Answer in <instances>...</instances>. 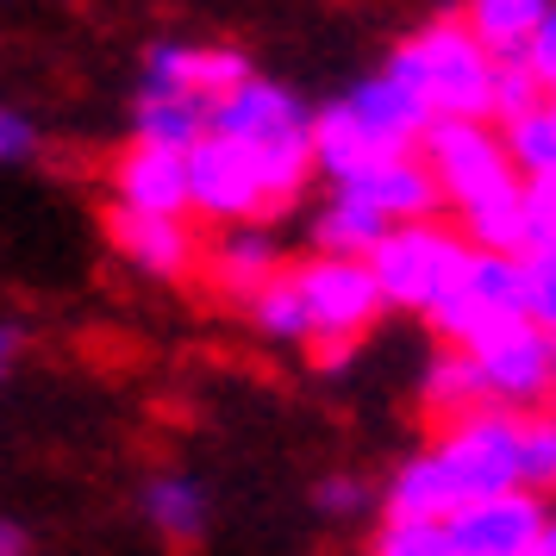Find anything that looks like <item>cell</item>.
I'll return each instance as SVG.
<instances>
[{
    "label": "cell",
    "mask_w": 556,
    "mask_h": 556,
    "mask_svg": "<svg viewBox=\"0 0 556 556\" xmlns=\"http://www.w3.org/2000/svg\"><path fill=\"white\" fill-rule=\"evenodd\" d=\"M519 488H526V419L506 406H476L394 463V476L381 481V519L451 526L463 506L501 501Z\"/></svg>",
    "instance_id": "obj_1"
},
{
    "label": "cell",
    "mask_w": 556,
    "mask_h": 556,
    "mask_svg": "<svg viewBox=\"0 0 556 556\" xmlns=\"http://www.w3.org/2000/svg\"><path fill=\"white\" fill-rule=\"evenodd\" d=\"M419 156H426V169L438 176L444 219L476 251L526 256V176L513 169L501 126H476V119L431 126Z\"/></svg>",
    "instance_id": "obj_2"
},
{
    "label": "cell",
    "mask_w": 556,
    "mask_h": 556,
    "mask_svg": "<svg viewBox=\"0 0 556 556\" xmlns=\"http://www.w3.org/2000/svg\"><path fill=\"white\" fill-rule=\"evenodd\" d=\"M381 70L388 76H401L419 101L431 106V119L438 126H451V119H476V126H494V101H501V70L488 56L469 20L463 13H438L426 26H413L406 38L388 45L381 56Z\"/></svg>",
    "instance_id": "obj_3"
},
{
    "label": "cell",
    "mask_w": 556,
    "mask_h": 556,
    "mask_svg": "<svg viewBox=\"0 0 556 556\" xmlns=\"http://www.w3.org/2000/svg\"><path fill=\"white\" fill-rule=\"evenodd\" d=\"M313 126H319V106L306 101L301 88H288L276 76H251L244 88H231L226 101H213V138H231L256 151L263 163H276L288 181L313 188Z\"/></svg>",
    "instance_id": "obj_4"
},
{
    "label": "cell",
    "mask_w": 556,
    "mask_h": 556,
    "mask_svg": "<svg viewBox=\"0 0 556 556\" xmlns=\"http://www.w3.org/2000/svg\"><path fill=\"white\" fill-rule=\"evenodd\" d=\"M188 188H194V226L226 231V226H276V213L301 206V181H288L276 163H263L256 151L213 138L188 156Z\"/></svg>",
    "instance_id": "obj_5"
},
{
    "label": "cell",
    "mask_w": 556,
    "mask_h": 556,
    "mask_svg": "<svg viewBox=\"0 0 556 556\" xmlns=\"http://www.w3.org/2000/svg\"><path fill=\"white\" fill-rule=\"evenodd\" d=\"M294 276H301L306 313H313V351H306V363L319 376H344V363L363 351V338L388 313L376 269L351 263V256H294Z\"/></svg>",
    "instance_id": "obj_6"
},
{
    "label": "cell",
    "mask_w": 556,
    "mask_h": 556,
    "mask_svg": "<svg viewBox=\"0 0 556 556\" xmlns=\"http://www.w3.org/2000/svg\"><path fill=\"white\" fill-rule=\"evenodd\" d=\"M469 263H476V244H469L451 219L401 226L376 256H369L388 313H406V319H431L438 306L451 301V288L463 281Z\"/></svg>",
    "instance_id": "obj_7"
},
{
    "label": "cell",
    "mask_w": 556,
    "mask_h": 556,
    "mask_svg": "<svg viewBox=\"0 0 556 556\" xmlns=\"http://www.w3.org/2000/svg\"><path fill=\"white\" fill-rule=\"evenodd\" d=\"M531 319V281H526V256H488L476 251V263L463 269V281L451 288V301L431 313L426 326L438 344L451 351H481L488 338L526 326Z\"/></svg>",
    "instance_id": "obj_8"
},
{
    "label": "cell",
    "mask_w": 556,
    "mask_h": 556,
    "mask_svg": "<svg viewBox=\"0 0 556 556\" xmlns=\"http://www.w3.org/2000/svg\"><path fill=\"white\" fill-rule=\"evenodd\" d=\"M469 356H476L481 381H488V406H506L519 419H538V413L556 406V338L538 319L488 338Z\"/></svg>",
    "instance_id": "obj_9"
},
{
    "label": "cell",
    "mask_w": 556,
    "mask_h": 556,
    "mask_svg": "<svg viewBox=\"0 0 556 556\" xmlns=\"http://www.w3.org/2000/svg\"><path fill=\"white\" fill-rule=\"evenodd\" d=\"M263 76L238 45H194V38H151L138 56V94H181V101H226L231 88Z\"/></svg>",
    "instance_id": "obj_10"
},
{
    "label": "cell",
    "mask_w": 556,
    "mask_h": 556,
    "mask_svg": "<svg viewBox=\"0 0 556 556\" xmlns=\"http://www.w3.org/2000/svg\"><path fill=\"white\" fill-rule=\"evenodd\" d=\"M288 269H294V256H288L276 226H226V231H206V244H201L206 294L231 301L238 313H244L263 288H276Z\"/></svg>",
    "instance_id": "obj_11"
},
{
    "label": "cell",
    "mask_w": 556,
    "mask_h": 556,
    "mask_svg": "<svg viewBox=\"0 0 556 556\" xmlns=\"http://www.w3.org/2000/svg\"><path fill=\"white\" fill-rule=\"evenodd\" d=\"M338 106H344V119H351L369 144H376L381 156H419L431 138V106L406 88L401 76H388V70H369V76H356L344 94H338Z\"/></svg>",
    "instance_id": "obj_12"
},
{
    "label": "cell",
    "mask_w": 556,
    "mask_h": 556,
    "mask_svg": "<svg viewBox=\"0 0 556 556\" xmlns=\"http://www.w3.org/2000/svg\"><path fill=\"white\" fill-rule=\"evenodd\" d=\"M106 244L113 256L138 269L144 281H188L201 276V244L206 231L194 219H144V213H119V206H106Z\"/></svg>",
    "instance_id": "obj_13"
},
{
    "label": "cell",
    "mask_w": 556,
    "mask_h": 556,
    "mask_svg": "<svg viewBox=\"0 0 556 556\" xmlns=\"http://www.w3.org/2000/svg\"><path fill=\"white\" fill-rule=\"evenodd\" d=\"M106 194L119 213L144 219H194V188H188V156L156 151V144H126L106 163Z\"/></svg>",
    "instance_id": "obj_14"
},
{
    "label": "cell",
    "mask_w": 556,
    "mask_h": 556,
    "mask_svg": "<svg viewBox=\"0 0 556 556\" xmlns=\"http://www.w3.org/2000/svg\"><path fill=\"white\" fill-rule=\"evenodd\" d=\"M556 506L538 494H501V501H476L451 519L456 556H538L544 531H551Z\"/></svg>",
    "instance_id": "obj_15"
},
{
    "label": "cell",
    "mask_w": 556,
    "mask_h": 556,
    "mask_svg": "<svg viewBox=\"0 0 556 556\" xmlns=\"http://www.w3.org/2000/svg\"><path fill=\"white\" fill-rule=\"evenodd\" d=\"M131 506H138L144 531H151L163 551H194V544H206V531H213V494H206V481L181 476V469L144 476Z\"/></svg>",
    "instance_id": "obj_16"
},
{
    "label": "cell",
    "mask_w": 556,
    "mask_h": 556,
    "mask_svg": "<svg viewBox=\"0 0 556 556\" xmlns=\"http://www.w3.org/2000/svg\"><path fill=\"white\" fill-rule=\"evenodd\" d=\"M301 231H306V256H351V263H369L394 238V226L369 201H356L351 188H326V201L301 219Z\"/></svg>",
    "instance_id": "obj_17"
},
{
    "label": "cell",
    "mask_w": 556,
    "mask_h": 556,
    "mask_svg": "<svg viewBox=\"0 0 556 556\" xmlns=\"http://www.w3.org/2000/svg\"><path fill=\"white\" fill-rule=\"evenodd\" d=\"M351 194L376 206L394 231L444 219V194H438V176L426 169V156H388V163H376L363 181H351Z\"/></svg>",
    "instance_id": "obj_18"
},
{
    "label": "cell",
    "mask_w": 556,
    "mask_h": 556,
    "mask_svg": "<svg viewBox=\"0 0 556 556\" xmlns=\"http://www.w3.org/2000/svg\"><path fill=\"white\" fill-rule=\"evenodd\" d=\"M213 131V106L181 101V94H131V144H156V151L194 156Z\"/></svg>",
    "instance_id": "obj_19"
},
{
    "label": "cell",
    "mask_w": 556,
    "mask_h": 556,
    "mask_svg": "<svg viewBox=\"0 0 556 556\" xmlns=\"http://www.w3.org/2000/svg\"><path fill=\"white\" fill-rule=\"evenodd\" d=\"M419 406H426L438 426H451V419H463V413L488 406V381H481L476 356L438 344V351H431V363L419 369Z\"/></svg>",
    "instance_id": "obj_20"
},
{
    "label": "cell",
    "mask_w": 556,
    "mask_h": 556,
    "mask_svg": "<svg viewBox=\"0 0 556 556\" xmlns=\"http://www.w3.org/2000/svg\"><path fill=\"white\" fill-rule=\"evenodd\" d=\"M544 13H551V0H476V7H463L469 31H476L481 45H488V56L506 63V70L531 56V38L544 26Z\"/></svg>",
    "instance_id": "obj_21"
},
{
    "label": "cell",
    "mask_w": 556,
    "mask_h": 556,
    "mask_svg": "<svg viewBox=\"0 0 556 556\" xmlns=\"http://www.w3.org/2000/svg\"><path fill=\"white\" fill-rule=\"evenodd\" d=\"M244 326L276 344V351H313V313H306V294H301V276L288 269L276 288H263L251 306H244Z\"/></svg>",
    "instance_id": "obj_22"
},
{
    "label": "cell",
    "mask_w": 556,
    "mask_h": 556,
    "mask_svg": "<svg viewBox=\"0 0 556 556\" xmlns=\"http://www.w3.org/2000/svg\"><path fill=\"white\" fill-rule=\"evenodd\" d=\"M501 138H506L513 169H519L526 181H551V176H556V101H551V94L531 106V113L506 119Z\"/></svg>",
    "instance_id": "obj_23"
},
{
    "label": "cell",
    "mask_w": 556,
    "mask_h": 556,
    "mask_svg": "<svg viewBox=\"0 0 556 556\" xmlns=\"http://www.w3.org/2000/svg\"><path fill=\"white\" fill-rule=\"evenodd\" d=\"M313 506H319V519H369L381 506V488L356 469H326L313 481Z\"/></svg>",
    "instance_id": "obj_24"
},
{
    "label": "cell",
    "mask_w": 556,
    "mask_h": 556,
    "mask_svg": "<svg viewBox=\"0 0 556 556\" xmlns=\"http://www.w3.org/2000/svg\"><path fill=\"white\" fill-rule=\"evenodd\" d=\"M369 556H456V538L451 526H431V519H381Z\"/></svg>",
    "instance_id": "obj_25"
},
{
    "label": "cell",
    "mask_w": 556,
    "mask_h": 556,
    "mask_svg": "<svg viewBox=\"0 0 556 556\" xmlns=\"http://www.w3.org/2000/svg\"><path fill=\"white\" fill-rule=\"evenodd\" d=\"M526 494L556 501V419L551 413L526 419Z\"/></svg>",
    "instance_id": "obj_26"
},
{
    "label": "cell",
    "mask_w": 556,
    "mask_h": 556,
    "mask_svg": "<svg viewBox=\"0 0 556 556\" xmlns=\"http://www.w3.org/2000/svg\"><path fill=\"white\" fill-rule=\"evenodd\" d=\"M526 256H556V176L526 181Z\"/></svg>",
    "instance_id": "obj_27"
},
{
    "label": "cell",
    "mask_w": 556,
    "mask_h": 556,
    "mask_svg": "<svg viewBox=\"0 0 556 556\" xmlns=\"http://www.w3.org/2000/svg\"><path fill=\"white\" fill-rule=\"evenodd\" d=\"M38 144H45V131H38V119H31L26 106H0V163L20 169V163L38 156Z\"/></svg>",
    "instance_id": "obj_28"
},
{
    "label": "cell",
    "mask_w": 556,
    "mask_h": 556,
    "mask_svg": "<svg viewBox=\"0 0 556 556\" xmlns=\"http://www.w3.org/2000/svg\"><path fill=\"white\" fill-rule=\"evenodd\" d=\"M538 101H544V88H538V76H531L526 63H513V70H501V101H494V126H506V119H519V113H531Z\"/></svg>",
    "instance_id": "obj_29"
},
{
    "label": "cell",
    "mask_w": 556,
    "mask_h": 556,
    "mask_svg": "<svg viewBox=\"0 0 556 556\" xmlns=\"http://www.w3.org/2000/svg\"><path fill=\"white\" fill-rule=\"evenodd\" d=\"M526 281H531V319L556 338V256H526Z\"/></svg>",
    "instance_id": "obj_30"
},
{
    "label": "cell",
    "mask_w": 556,
    "mask_h": 556,
    "mask_svg": "<svg viewBox=\"0 0 556 556\" xmlns=\"http://www.w3.org/2000/svg\"><path fill=\"white\" fill-rule=\"evenodd\" d=\"M526 70L538 76V88L556 101V0H551V13H544V26H538V38H531Z\"/></svg>",
    "instance_id": "obj_31"
},
{
    "label": "cell",
    "mask_w": 556,
    "mask_h": 556,
    "mask_svg": "<svg viewBox=\"0 0 556 556\" xmlns=\"http://www.w3.org/2000/svg\"><path fill=\"white\" fill-rule=\"evenodd\" d=\"M20 356H26V326H20V319H7V326H0V363L13 369Z\"/></svg>",
    "instance_id": "obj_32"
},
{
    "label": "cell",
    "mask_w": 556,
    "mask_h": 556,
    "mask_svg": "<svg viewBox=\"0 0 556 556\" xmlns=\"http://www.w3.org/2000/svg\"><path fill=\"white\" fill-rule=\"evenodd\" d=\"M26 531H20V519H7V526H0V556H26Z\"/></svg>",
    "instance_id": "obj_33"
},
{
    "label": "cell",
    "mask_w": 556,
    "mask_h": 556,
    "mask_svg": "<svg viewBox=\"0 0 556 556\" xmlns=\"http://www.w3.org/2000/svg\"><path fill=\"white\" fill-rule=\"evenodd\" d=\"M538 556H556V519H551V531H544V544H538Z\"/></svg>",
    "instance_id": "obj_34"
},
{
    "label": "cell",
    "mask_w": 556,
    "mask_h": 556,
    "mask_svg": "<svg viewBox=\"0 0 556 556\" xmlns=\"http://www.w3.org/2000/svg\"><path fill=\"white\" fill-rule=\"evenodd\" d=\"M551 419H556V406H551Z\"/></svg>",
    "instance_id": "obj_35"
}]
</instances>
